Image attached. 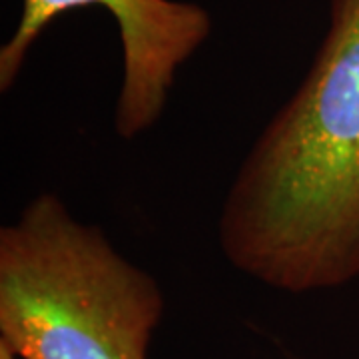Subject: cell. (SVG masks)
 <instances>
[{
	"label": "cell",
	"mask_w": 359,
	"mask_h": 359,
	"mask_svg": "<svg viewBox=\"0 0 359 359\" xmlns=\"http://www.w3.org/2000/svg\"><path fill=\"white\" fill-rule=\"evenodd\" d=\"M218 240L233 268L285 294L359 278V0H332L309 72L231 182Z\"/></svg>",
	"instance_id": "1"
},
{
	"label": "cell",
	"mask_w": 359,
	"mask_h": 359,
	"mask_svg": "<svg viewBox=\"0 0 359 359\" xmlns=\"http://www.w3.org/2000/svg\"><path fill=\"white\" fill-rule=\"evenodd\" d=\"M164 308L154 278L56 194L0 230V344L18 359H148Z\"/></svg>",
	"instance_id": "2"
},
{
	"label": "cell",
	"mask_w": 359,
	"mask_h": 359,
	"mask_svg": "<svg viewBox=\"0 0 359 359\" xmlns=\"http://www.w3.org/2000/svg\"><path fill=\"white\" fill-rule=\"evenodd\" d=\"M100 6L112 14L122 46V82L114 110L116 134L132 140L166 110L178 70L212 32L205 8L186 0H22L13 36L0 48V90L16 82L26 56L54 18Z\"/></svg>",
	"instance_id": "3"
},
{
	"label": "cell",
	"mask_w": 359,
	"mask_h": 359,
	"mask_svg": "<svg viewBox=\"0 0 359 359\" xmlns=\"http://www.w3.org/2000/svg\"><path fill=\"white\" fill-rule=\"evenodd\" d=\"M0 359H18V358L14 355L13 351L8 349V347L2 346V344H0Z\"/></svg>",
	"instance_id": "4"
}]
</instances>
